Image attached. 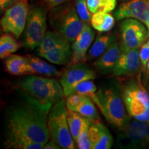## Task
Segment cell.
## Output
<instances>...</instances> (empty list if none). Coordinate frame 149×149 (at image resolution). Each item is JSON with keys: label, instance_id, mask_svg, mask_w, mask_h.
Listing matches in <instances>:
<instances>
[{"label": "cell", "instance_id": "8", "mask_svg": "<svg viewBox=\"0 0 149 149\" xmlns=\"http://www.w3.org/2000/svg\"><path fill=\"white\" fill-rule=\"evenodd\" d=\"M116 146L120 148H149V123L129 121L120 129Z\"/></svg>", "mask_w": 149, "mask_h": 149}, {"label": "cell", "instance_id": "17", "mask_svg": "<svg viewBox=\"0 0 149 149\" xmlns=\"http://www.w3.org/2000/svg\"><path fill=\"white\" fill-rule=\"evenodd\" d=\"M68 44H70L69 41L59 33L55 31H47L42 42L37 48V54L42 57L44 54L51 50Z\"/></svg>", "mask_w": 149, "mask_h": 149}, {"label": "cell", "instance_id": "13", "mask_svg": "<svg viewBox=\"0 0 149 149\" xmlns=\"http://www.w3.org/2000/svg\"><path fill=\"white\" fill-rule=\"evenodd\" d=\"M117 20L133 18L148 26L149 24V0H130L122 3L115 11Z\"/></svg>", "mask_w": 149, "mask_h": 149}, {"label": "cell", "instance_id": "37", "mask_svg": "<svg viewBox=\"0 0 149 149\" xmlns=\"http://www.w3.org/2000/svg\"><path fill=\"white\" fill-rule=\"evenodd\" d=\"M146 73L149 74V60L148 61V63H147V65L146 67Z\"/></svg>", "mask_w": 149, "mask_h": 149}, {"label": "cell", "instance_id": "3", "mask_svg": "<svg viewBox=\"0 0 149 149\" xmlns=\"http://www.w3.org/2000/svg\"><path fill=\"white\" fill-rule=\"evenodd\" d=\"M19 87L42 103L54 104L63 100L64 97L60 82L55 78L31 74L19 81Z\"/></svg>", "mask_w": 149, "mask_h": 149}, {"label": "cell", "instance_id": "18", "mask_svg": "<svg viewBox=\"0 0 149 149\" xmlns=\"http://www.w3.org/2000/svg\"><path fill=\"white\" fill-rule=\"evenodd\" d=\"M6 70L13 75L31 74L29 57L10 55L5 61Z\"/></svg>", "mask_w": 149, "mask_h": 149}, {"label": "cell", "instance_id": "29", "mask_svg": "<svg viewBox=\"0 0 149 149\" xmlns=\"http://www.w3.org/2000/svg\"><path fill=\"white\" fill-rule=\"evenodd\" d=\"M93 121L86 118V120L84 123V125L81 128L79 135L78 136L77 140L75 142L77 143L78 148L80 149H90L91 148V144L90 139L88 136V130L91 126L92 125Z\"/></svg>", "mask_w": 149, "mask_h": 149}, {"label": "cell", "instance_id": "15", "mask_svg": "<svg viewBox=\"0 0 149 149\" xmlns=\"http://www.w3.org/2000/svg\"><path fill=\"white\" fill-rule=\"evenodd\" d=\"M92 149H109L113 144V138L108 128L101 122L93 123L88 130Z\"/></svg>", "mask_w": 149, "mask_h": 149}, {"label": "cell", "instance_id": "1", "mask_svg": "<svg viewBox=\"0 0 149 149\" xmlns=\"http://www.w3.org/2000/svg\"><path fill=\"white\" fill-rule=\"evenodd\" d=\"M53 105L42 103L22 91L19 101L7 113L6 137L22 136L45 145L51 137L48 117Z\"/></svg>", "mask_w": 149, "mask_h": 149}, {"label": "cell", "instance_id": "27", "mask_svg": "<svg viewBox=\"0 0 149 149\" xmlns=\"http://www.w3.org/2000/svg\"><path fill=\"white\" fill-rule=\"evenodd\" d=\"M87 6L93 14L111 13L116 8L117 0H87Z\"/></svg>", "mask_w": 149, "mask_h": 149}, {"label": "cell", "instance_id": "35", "mask_svg": "<svg viewBox=\"0 0 149 149\" xmlns=\"http://www.w3.org/2000/svg\"><path fill=\"white\" fill-rule=\"evenodd\" d=\"M44 149H59L61 148L55 141L52 139V140H49L46 144L44 145Z\"/></svg>", "mask_w": 149, "mask_h": 149}, {"label": "cell", "instance_id": "24", "mask_svg": "<svg viewBox=\"0 0 149 149\" xmlns=\"http://www.w3.org/2000/svg\"><path fill=\"white\" fill-rule=\"evenodd\" d=\"M20 45L10 33H5L0 37V58L5 59L18 51Z\"/></svg>", "mask_w": 149, "mask_h": 149}, {"label": "cell", "instance_id": "38", "mask_svg": "<svg viewBox=\"0 0 149 149\" xmlns=\"http://www.w3.org/2000/svg\"><path fill=\"white\" fill-rule=\"evenodd\" d=\"M147 28H148V31H149V24H148V26H146Z\"/></svg>", "mask_w": 149, "mask_h": 149}, {"label": "cell", "instance_id": "7", "mask_svg": "<svg viewBox=\"0 0 149 149\" xmlns=\"http://www.w3.org/2000/svg\"><path fill=\"white\" fill-rule=\"evenodd\" d=\"M46 15V9L40 6L30 8L23 35V44L26 48L34 50L42 42L47 32Z\"/></svg>", "mask_w": 149, "mask_h": 149}, {"label": "cell", "instance_id": "12", "mask_svg": "<svg viewBox=\"0 0 149 149\" xmlns=\"http://www.w3.org/2000/svg\"><path fill=\"white\" fill-rule=\"evenodd\" d=\"M139 48L121 49V53L111 73L114 77H130L138 73L141 68Z\"/></svg>", "mask_w": 149, "mask_h": 149}, {"label": "cell", "instance_id": "26", "mask_svg": "<svg viewBox=\"0 0 149 149\" xmlns=\"http://www.w3.org/2000/svg\"><path fill=\"white\" fill-rule=\"evenodd\" d=\"M75 111L83 115L84 117L93 121V122L100 121V115L98 114L97 110L95 106L94 102L91 98L86 96H85L82 103L77 107Z\"/></svg>", "mask_w": 149, "mask_h": 149}, {"label": "cell", "instance_id": "25", "mask_svg": "<svg viewBox=\"0 0 149 149\" xmlns=\"http://www.w3.org/2000/svg\"><path fill=\"white\" fill-rule=\"evenodd\" d=\"M67 119L70 133L73 140L76 141L84 125V123L86 120V117H84L77 112L67 109Z\"/></svg>", "mask_w": 149, "mask_h": 149}, {"label": "cell", "instance_id": "28", "mask_svg": "<svg viewBox=\"0 0 149 149\" xmlns=\"http://www.w3.org/2000/svg\"><path fill=\"white\" fill-rule=\"evenodd\" d=\"M97 91V89L95 84L93 83L92 80L88 79L78 84L74 88L73 93L88 97L94 102L95 100Z\"/></svg>", "mask_w": 149, "mask_h": 149}, {"label": "cell", "instance_id": "14", "mask_svg": "<svg viewBox=\"0 0 149 149\" xmlns=\"http://www.w3.org/2000/svg\"><path fill=\"white\" fill-rule=\"evenodd\" d=\"M95 31L88 24H84L82 31L72 44V56L68 65L83 63L86 61L88 50L95 38Z\"/></svg>", "mask_w": 149, "mask_h": 149}, {"label": "cell", "instance_id": "20", "mask_svg": "<svg viewBox=\"0 0 149 149\" xmlns=\"http://www.w3.org/2000/svg\"><path fill=\"white\" fill-rule=\"evenodd\" d=\"M72 52L70 44L56 48L47 52L42 56L48 61L57 65H66L69 64L72 59Z\"/></svg>", "mask_w": 149, "mask_h": 149}, {"label": "cell", "instance_id": "10", "mask_svg": "<svg viewBox=\"0 0 149 149\" xmlns=\"http://www.w3.org/2000/svg\"><path fill=\"white\" fill-rule=\"evenodd\" d=\"M121 49L139 48L149 37L144 23L133 18L124 19L120 24Z\"/></svg>", "mask_w": 149, "mask_h": 149}, {"label": "cell", "instance_id": "33", "mask_svg": "<svg viewBox=\"0 0 149 149\" xmlns=\"http://www.w3.org/2000/svg\"><path fill=\"white\" fill-rule=\"evenodd\" d=\"M43 1L47 6L51 8H53L55 7L60 6L63 3L68 1V0H41Z\"/></svg>", "mask_w": 149, "mask_h": 149}, {"label": "cell", "instance_id": "36", "mask_svg": "<svg viewBox=\"0 0 149 149\" xmlns=\"http://www.w3.org/2000/svg\"><path fill=\"white\" fill-rule=\"evenodd\" d=\"M145 87H146L147 91H148L149 93V74L146 79V81H145Z\"/></svg>", "mask_w": 149, "mask_h": 149}, {"label": "cell", "instance_id": "16", "mask_svg": "<svg viewBox=\"0 0 149 149\" xmlns=\"http://www.w3.org/2000/svg\"><path fill=\"white\" fill-rule=\"evenodd\" d=\"M121 53V47L117 41L113 42L102 55L98 57L93 66L100 74H107L112 72Z\"/></svg>", "mask_w": 149, "mask_h": 149}, {"label": "cell", "instance_id": "11", "mask_svg": "<svg viewBox=\"0 0 149 149\" xmlns=\"http://www.w3.org/2000/svg\"><path fill=\"white\" fill-rule=\"evenodd\" d=\"M96 74L94 70L83 63L68 65L61 72L59 82L62 86L64 96L68 97L73 93L74 89L78 84L85 80L95 79Z\"/></svg>", "mask_w": 149, "mask_h": 149}, {"label": "cell", "instance_id": "22", "mask_svg": "<svg viewBox=\"0 0 149 149\" xmlns=\"http://www.w3.org/2000/svg\"><path fill=\"white\" fill-rule=\"evenodd\" d=\"M115 19L109 13H93L91 18V25L100 33L109 32L114 26Z\"/></svg>", "mask_w": 149, "mask_h": 149}, {"label": "cell", "instance_id": "23", "mask_svg": "<svg viewBox=\"0 0 149 149\" xmlns=\"http://www.w3.org/2000/svg\"><path fill=\"white\" fill-rule=\"evenodd\" d=\"M5 146L8 148L14 149H42L44 144L32 141L27 137L15 136L6 137Z\"/></svg>", "mask_w": 149, "mask_h": 149}, {"label": "cell", "instance_id": "31", "mask_svg": "<svg viewBox=\"0 0 149 149\" xmlns=\"http://www.w3.org/2000/svg\"><path fill=\"white\" fill-rule=\"evenodd\" d=\"M85 96L78 94V93H73L68 95L66 98V106L67 109L70 111H75L77 107L82 103L84 100Z\"/></svg>", "mask_w": 149, "mask_h": 149}, {"label": "cell", "instance_id": "34", "mask_svg": "<svg viewBox=\"0 0 149 149\" xmlns=\"http://www.w3.org/2000/svg\"><path fill=\"white\" fill-rule=\"evenodd\" d=\"M16 0H0V7H1V12L5 9L8 8Z\"/></svg>", "mask_w": 149, "mask_h": 149}, {"label": "cell", "instance_id": "5", "mask_svg": "<svg viewBox=\"0 0 149 149\" xmlns=\"http://www.w3.org/2000/svg\"><path fill=\"white\" fill-rule=\"evenodd\" d=\"M121 92L128 115L135 120L149 123V93L140 80L130 79Z\"/></svg>", "mask_w": 149, "mask_h": 149}, {"label": "cell", "instance_id": "19", "mask_svg": "<svg viewBox=\"0 0 149 149\" xmlns=\"http://www.w3.org/2000/svg\"><path fill=\"white\" fill-rule=\"evenodd\" d=\"M115 41L116 36L113 33L99 35L87 53L86 60L90 61L97 59Z\"/></svg>", "mask_w": 149, "mask_h": 149}, {"label": "cell", "instance_id": "21", "mask_svg": "<svg viewBox=\"0 0 149 149\" xmlns=\"http://www.w3.org/2000/svg\"><path fill=\"white\" fill-rule=\"evenodd\" d=\"M31 74H42L47 77L60 76L61 72L53 65L36 57H29Z\"/></svg>", "mask_w": 149, "mask_h": 149}, {"label": "cell", "instance_id": "2", "mask_svg": "<svg viewBox=\"0 0 149 149\" xmlns=\"http://www.w3.org/2000/svg\"><path fill=\"white\" fill-rule=\"evenodd\" d=\"M120 91L115 84L101 86L94 101L106 120L120 130L130 121Z\"/></svg>", "mask_w": 149, "mask_h": 149}, {"label": "cell", "instance_id": "9", "mask_svg": "<svg viewBox=\"0 0 149 149\" xmlns=\"http://www.w3.org/2000/svg\"><path fill=\"white\" fill-rule=\"evenodd\" d=\"M29 9L28 0H16L6 10L1 19V27L3 32L19 38L26 24Z\"/></svg>", "mask_w": 149, "mask_h": 149}, {"label": "cell", "instance_id": "30", "mask_svg": "<svg viewBox=\"0 0 149 149\" xmlns=\"http://www.w3.org/2000/svg\"><path fill=\"white\" fill-rule=\"evenodd\" d=\"M74 7L79 18L84 24L91 22V13L87 6V0H74Z\"/></svg>", "mask_w": 149, "mask_h": 149}, {"label": "cell", "instance_id": "4", "mask_svg": "<svg viewBox=\"0 0 149 149\" xmlns=\"http://www.w3.org/2000/svg\"><path fill=\"white\" fill-rule=\"evenodd\" d=\"M48 20L53 29L70 42L75 40L84 25L78 15L74 5L68 1L51 8Z\"/></svg>", "mask_w": 149, "mask_h": 149}, {"label": "cell", "instance_id": "32", "mask_svg": "<svg viewBox=\"0 0 149 149\" xmlns=\"http://www.w3.org/2000/svg\"><path fill=\"white\" fill-rule=\"evenodd\" d=\"M139 57L143 68L146 70L147 63L149 60V37L142 44L139 49Z\"/></svg>", "mask_w": 149, "mask_h": 149}, {"label": "cell", "instance_id": "6", "mask_svg": "<svg viewBox=\"0 0 149 149\" xmlns=\"http://www.w3.org/2000/svg\"><path fill=\"white\" fill-rule=\"evenodd\" d=\"M48 128L51 137L61 148H75L67 119V108L64 99L54 104L48 117Z\"/></svg>", "mask_w": 149, "mask_h": 149}]
</instances>
